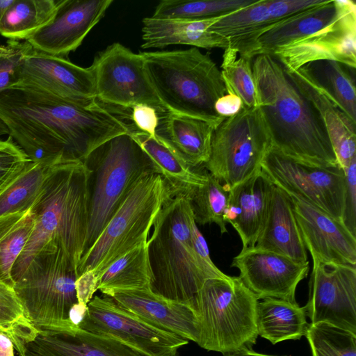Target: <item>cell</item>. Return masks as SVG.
Returning <instances> with one entry per match:
<instances>
[{
	"label": "cell",
	"instance_id": "6da1fadb",
	"mask_svg": "<svg viewBox=\"0 0 356 356\" xmlns=\"http://www.w3.org/2000/svg\"><path fill=\"white\" fill-rule=\"evenodd\" d=\"M97 98L79 104L17 84L0 94V118L31 162H86L98 147L136 130L130 114Z\"/></svg>",
	"mask_w": 356,
	"mask_h": 356
},
{
	"label": "cell",
	"instance_id": "7a4b0ae2",
	"mask_svg": "<svg viewBox=\"0 0 356 356\" xmlns=\"http://www.w3.org/2000/svg\"><path fill=\"white\" fill-rule=\"evenodd\" d=\"M252 68L257 107L271 147L297 161L339 165L323 120L273 56L258 55Z\"/></svg>",
	"mask_w": 356,
	"mask_h": 356
},
{
	"label": "cell",
	"instance_id": "3957f363",
	"mask_svg": "<svg viewBox=\"0 0 356 356\" xmlns=\"http://www.w3.org/2000/svg\"><path fill=\"white\" fill-rule=\"evenodd\" d=\"M92 171L82 161L51 167L31 210L33 232L12 272L14 280L46 245L60 248L78 270L85 251Z\"/></svg>",
	"mask_w": 356,
	"mask_h": 356
},
{
	"label": "cell",
	"instance_id": "277c9868",
	"mask_svg": "<svg viewBox=\"0 0 356 356\" xmlns=\"http://www.w3.org/2000/svg\"><path fill=\"white\" fill-rule=\"evenodd\" d=\"M195 224L189 197H171L158 213L147 244L152 292L189 307L198 316L197 296L204 281L229 275L197 256L193 243Z\"/></svg>",
	"mask_w": 356,
	"mask_h": 356
},
{
	"label": "cell",
	"instance_id": "5b68a950",
	"mask_svg": "<svg viewBox=\"0 0 356 356\" xmlns=\"http://www.w3.org/2000/svg\"><path fill=\"white\" fill-rule=\"evenodd\" d=\"M149 81L169 112L202 119L217 127L214 110L226 93L220 70L198 48L140 52Z\"/></svg>",
	"mask_w": 356,
	"mask_h": 356
},
{
	"label": "cell",
	"instance_id": "8992f818",
	"mask_svg": "<svg viewBox=\"0 0 356 356\" xmlns=\"http://www.w3.org/2000/svg\"><path fill=\"white\" fill-rule=\"evenodd\" d=\"M172 197L156 172L143 175L134 185L95 243L83 254L78 277L92 271L100 282L105 271L131 250L147 242L154 220Z\"/></svg>",
	"mask_w": 356,
	"mask_h": 356
},
{
	"label": "cell",
	"instance_id": "52a82bcc",
	"mask_svg": "<svg viewBox=\"0 0 356 356\" xmlns=\"http://www.w3.org/2000/svg\"><path fill=\"white\" fill-rule=\"evenodd\" d=\"M77 268L67 254L53 245L44 246L14 280L13 289L25 312L39 330L70 332V321L79 303Z\"/></svg>",
	"mask_w": 356,
	"mask_h": 356
},
{
	"label": "cell",
	"instance_id": "ba28073f",
	"mask_svg": "<svg viewBox=\"0 0 356 356\" xmlns=\"http://www.w3.org/2000/svg\"><path fill=\"white\" fill-rule=\"evenodd\" d=\"M258 302L238 276L206 280L197 296L200 327L197 343L225 356L252 349L259 336Z\"/></svg>",
	"mask_w": 356,
	"mask_h": 356
},
{
	"label": "cell",
	"instance_id": "9c48e42d",
	"mask_svg": "<svg viewBox=\"0 0 356 356\" xmlns=\"http://www.w3.org/2000/svg\"><path fill=\"white\" fill-rule=\"evenodd\" d=\"M85 163L92 175L84 253L95 243L136 181L145 173L156 172L149 157L131 134L107 140L95 149Z\"/></svg>",
	"mask_w": 356,
	"mask_h": 356
},
{
	"label": "cell",
	"instance_id": "30bf717a",
	"mask_svg": "<svg viewBox=\"0 0 356 356\" xmlns=\"http://www.w3.org/2000/svg\"><path fill=\"white\" fill-rule=\"evenodd\" d=\"M271 147L270 137L258 107L242 109L213 130L206 170L229 190L261 168Z\"/></svg>",
	"mask_w": 356,
	"mask_h": 356
},
{
	"label": "cell",
	"instance_id": "8fae6325",
	"mask_svg": "<svg viewBox=\"0 0 356 356\" xmlns=\"http://www.w3.org/2000/svg\"><path fill=\"white\" fill-rule=\"evenodd\" d=\"M261 168L275 186L342 221L346 182L340 165L302 162L270 147Z\"/></svg>",
	"mask_w": 356,
	"mask_h": 356
},
{
	"label": "cell",
	"instance_id": "7c38bea8",
	"mask_svg": "<svg viewBox=\"0 0 356 356\" xmlns=\"http://www.w3.org/2000/svg\"><path fill=\"white\" fill-rule=\"evenodd\" d=\"M90 67L99 102L123 109L146 104L159 115L169 112L149 81L140 52L114 42L95 56Z\"/></svg>",
	"mask_w": 356,
	"mask_h": 356
},
{
	"label": "cell",
	"instance_id": "4fadbf2b",
	"mask_svg": "<svg viewBox=\"0 0 356 356\" xmlns=\"http://www.w3.org/2000/svg\"><path fill=\"white\" fill-rule=\"evenodd\" d=\"M79 328L117 339L147 356H173L188 343L121 309L105 295L95 296L88 303Z\"/></svg>",
	"mask_w": 356,
	"mask_h": 356
},
{
	"label": "cell",
	"instance_id": "5bb4252c",
	"mask_svg": "<svg viewBox=\"0 0 356 356\" xmlns=\"http://www.w3.org/2000/svg\"><path fill=\"white\" fill-rule=\"evenodd\" d=\"M270 56L287 72L320 60L337 61L350 69L356 67V4L342 0L338 17L315 33L280 48Z\"/></svg>",
	"mask_w": 356,
	"mask_h": 356
},
{
	"label": "cell",
	"instance_id": "9a60e30c",
	"mask_svg": "<svg viewBox=\"0 0 356 356\" xmlns=\"http://www.w3.org/2000/svg\"><path fill=\"white\" fill-rule=\"evenodd\" d=\"M304 307L310 323H327L356 334V266H313Z\"/></svg>",
	"mask_w": 356,
	"mask_h": 356
},
{
	"label": "cell",
	"instance_id": "2e32d148",
	"mask_svg": "<svg viewBox=\"0 0 356 356\" xmlns=\"http://www.w3.org/2000/svg\"><path fill=\"white\" fill-rule=\"evenodd\" d=\"M17 84L79 104L96 99L91 68L76 65L63 57L45 54L31 46L24 54Z\"/></svg>",
	"mask_w": 356,
	"mask_h": 356
},
{
	"label": "cell",
	"instance_id": "e0dca14e",
	"mask_svg": "<svg viewBox=\"0 0 356 356\" xmlns=\"http://www.w3.org/2000/svg\"><path fill=\"white\" fill-rule=\"evenodd\" d=\"M231 267L238 269V277L258 300L272 298L291 302H297V286L309 269V261L298 262L254 247L241 250Z\"/></svg>",
	"mask_w": 356,
	"mask_h": 356
},
{
	"label": "cell",
	"instance_id": "ac0fdd59",
	"mask_svg": "<svg viewBox=\"0 0 356 356\" xmlns=\"http://www.w3.org/2000/svg\"><path fill=\"white\" fill-rule=\"evenodd\" d=\"M286 193L305 248L312 257L313 266L322 264L356 266V236L343 222L300 197Z\"/></svg>",
	"mask_w": 356,
	"mask_h": 356
},
{
	"label": "cell",
	"instance_id": "d6986e66",
	"mask_svg": "<svg viewBox=\"0 0 356 356\" xmlns=\"http://www.w3.org/2000/svg\"><path fill=\"white\" fill-rule=\"evenodd\" d=\"M113 0H59L52 19L26 41L35 49L65 58L104 17Z\"/></svg>",
	"mask_w": 356,
	"mask_h": 356
},
{
	"label": "cell",
	"instance_id": "ffe728a7",
	"mask_svg": "<svg viewBox=\"0 0 356 356\" xmlns=\"http://www.w3.org/2000/svg\"><path fill=\"white\" fill-rule=\"evenodd\" d=\"M107 296L121 309L156 328L188 341H198V316L186 305L166 300L149 288L118 291Z\"/></svg>",
	"mask_w": 356,
	"mask_h": 356
},
{
	"label": "cell",
	"instance_id": "44dd1931",
	"mask_svg": "<svg viewBox=\"0 0 356 356\" xmlns=\"http://www.w3.org/2000/svg\"><path fill=\"white\" fill-rule=\"evenodd\" d=\"M274 184L260 168L229 190L225 220L236 231L242 250L252 248L264 226Z\"/></svg>",
	"mask_w": 356,
	"mask_h": 356
},
{
	"label": "cell",
	"instance_id": "7402d4cb",
	"mask_svg": "<svg viewBox=\"0 0 356 356\" xmlns=\"http://www.w3.org/2000/svg\"><path fill=\"white\" fill-rule=\"evenodd\" d=\"M342 0L323 3L291 15L261 33L240 56L250 58L270 55L275 50L302 40L323 29L338 17Z\"/></svg>",
	"mask_w": 356,
	"mask_h": 356
},
{
	"label": "cell",
	"instance_id": "603a6c76",
	"mask_svg": "<svg viewBox=\"0 0 356 356\" xmlns=\"http://www.w3.org/2000/svg\"><path fill=\"white\" fill-rule=\"evenodd\" d=\"M216 127L202 119L167 112L159 115L154 137L194 168L209 160L211 137Z\"/></svg>",
	"mask_w": 356,
	"mask_h": 356
},
{
	"label": "cell",
	"instance_id": "cb8c5ba5",
	"mask_svg": "<svg viewBox=\"0 0 356 356\" xmlns=\"http://www.w3.org/2000/svg\"><path fill=\"white\" fill-rule=\"evenodd\" d=\"M26 349L45 356H147L117 339L79 327L70 332L40 330Z\"/></svg>",
	"mask_w": 356,
	"mask_h": 356
},
{
	"label": "cell",
	"instance_id": "d4e9b609",
	"mask_svg": "<svg viewBox=\"0 0 356 356\" xmlns=\"http://www.w3.org/2000/svg\"><path fill=\"white\" fill-rule=\"evenodd\" d=\"M221 17L194 21L145 17L143 19L141 47L162 49L172 44H184L198 49H225L229 47V40L208 31Z\"/></svg>",
	"mask_w": 356,
	"mask_h": 356
},
{
	"label": "cell",
	"instance_id": "484cf974",
	"mask_svg": "<svg viewBox=\"0 0 356 356\" xmlns=\"http://www.w3.org/2000/svg\"><path fill=\"white\" fill-rule=\"evenodd\" d=\"M254 248L274 252L294 261H308L289 195L274 185L268 216Z\"/></svg>",
	"mask_w": 356,
	"mask_h": 356
},
{
	"label": "cell",
	"instance_id": "4316f807",
	"mask_svg": "<svg viewBox=\"0 0 356 356\" xmlns=\"http://www.w3.org/2000/svg\"><path fill=\"white\" fill-rule=\"evenodd\" d=\"M286 72L323 120L339 165L348 167L356 159V122L299 70Z\"/></svg>",
	"mask_w": 356,
	"mask_h": 356
},
{
	"label": "cell",
	"instance_id": "83f0119b",
	"mask_svg": "<svg viewBox=\"0 0 356 356\" xmlns=\"http://www.w3.org/2000/svg\"><path fill=\"white\" fill-rule=\"evenodd\" d=\"M132 138L149 157L154 169L164 180L173 196L191 193L206 180V170L197 171L170 147L154 136L138 129Z\"/></svg>",
	"mask_w": 356,
	"mask_h": 356
},
{
	"label": "cell",
	"instance_id": "f1b7e54d",
	"mask_svg": "<svg viewBox=\"0 0 356 356\" xmlns=\"http://www.w3.org/2000/svg\"><path fill=\"white\" fill-rule=\"evenodd\" d=\"M304 307L277 298H265L257 307L258 335L273 344L298 340L305 335L309 324Z\"/></svg>",
	"mask_w": 356,
	"mask_h": 356
},
{
	"label": "cell",
	"instance_id": "f546056e",
	"mask_svg": "<svg viewBox=\"0 0 356 356\" xmlns=\"http://www.w3.org/2000/svg\"><path fill=\"white\" fill-rule=\"evenodd\" d=\"M350 67L334 60L310 62L298 69L356 122V92Z\"/></svg>",
	"mask_w": 356,
	"mask_h": 356
},
{
	"label": "cell",
	"instance_id": "4dcf8cb0",
	"mask_svg": "<svg viewBox=\"0 0 356 356\" xmlns=\"http://www.w3.org/2000/svg\"><path fill=\"white\" fill-rule=\"evenodd\" d=\"M147 243L131 250L115 261L103 274L98 290L109 296L118 291L151 289L153 275Z\"/></svg>",
	"mask_w": 356,
	"mask_h": 356
},
{
	"label": "cell",
	"instance_id": "1f68e13d",
	"mask_svg": "<svg viewBox=\"0 0 356 356\" xmlns=\"http://www.w3.org/2000/svg\"><path fill=\"white\" fill-rule=\"evenodd\" d=\"M58 5L56 0H15L3 17L0 35L26 40L52 19Z\"/></svg>",
	"mask_w": 356,
	"mask_h": 356
},
{
	"label": "cell",
	"instance_id": "d6a6232c",
	"mask_svg": "<svg viewBox=\"0 0 356 356\" xmlns=\"http://www.w3.org/2000/svg\"><path fill=\"white\" fill-rule=\"evenodd\" d=\"M31 209L21 213L0 218V282L14 286L11 272L34 228Z\"/></svg>",
	"mask_w": 356,
	"mask_h": 356
},
{
	"label": "cell",
	"instance_id": "836d02e7",
	"mask_svg": "<svg viewBox=\"0 0 356 356\" xmlns=\"http://www.w3.org/2000/svg\"><path fill=\"white\" fill-rule=\"evenodd\" d=\"M51 168L31 162L0 191V218L29 211Z\"/></svg>",
	"mask_w": 356,
	"mask_h": 356
},
{
	"label": "cell",
	"instance_id": "e575fe53",
	"mask_svg": "<svg viewBox=\"0 0 356 356\" xmlns=\"http://www.w3.org/2000/svg\"><path fill=\"white\" fill-rule=\"evenodd\" d=\"M256 0H163L152 17L202 20L220 17L253 3Z\"/></svg>",
	"mask_w": 356,
	"mask_h": 356
},
{
	"label": "cell",
	"instance_id": "d590c367",
	"mask_svg": "<svg viewBox=\"0 0 356 356\" xmlns=\"http://www.w3.org/2000/svg\"><path fill=\"white\" fill-rule=\"evenodd\" d=\"M0 331L12 341L19 355L39 333L28 318L13 287L0 282Z\"/></svg>",
	"mask_w": 356,
	"mask_h": 356
},
{
	"label": "cell",
	"instance_id": "8d00e7d4",
	"mask_svg": "<svg viewBox=\"0 0 356 356\" xmlns=\"http://www.w3.org/2000/svg\"><path fill=\"white\" fill-rule=\"evenodd\" d=\"M229 190L206 170V180L190 195L193 217L196 224L215 223L221 234L227 232L225 220Z\"/></svg>",
	"mask_w": 356,
	"mask_h": 356
},
{
	"label": "cell",
	"instance_id": "74e56055",
	"mask_svg": "<svg viewBox=\"0 0 356 356\" xmlns=\"http://www.w3.org/2000/svg\"><path fill=\"white\" fill-rule=\"evenodd\" d=\"M221 63V75L226 93L238 97L243 109L257 107L255 86L253 78L252 58L239 55L230 47L224 49Z\"/></svg>",
	"mask_w": 356,
	"mask_h": 356
},
{
	"label": "cell",
	"instance_id": "f35d334b",
	"mask_svg": "<svg viewBox=\"0 0 356 356\" xmlns=\"http://www.w3.org/2000/svg\"><path fill=\"white\" fill-rule=\"evenodd\" d=\"M305 337L312 356H356V334L327 323H309Z\"/></svg>",
	"mask_w": 356,
	"mask_h": 356
},
{
	"label": "cell",
	"instance_id": "ab89813d",
	"mask_svg": "<svg viewBox=\"0 0 356 356\" xmlns=\"http://www.w3.org/2000/svg\"><path fill=\"white\" fill-rule=\"evenodd\" d=\"M30 47L26 40H8L0 44V94L19 83L22 60Z\"/></svg>",
	"mask_w": 356,
	"mask_h": 356
},
{
	"label": "cell",
	"instance_id": "60d3db41",
	"mask_svg": "<svg viewBox=\"0 0 356 356\" xmlns=\"http://www.w3.org/2000/svg\"><path fill=\"white\" fill-rule=\"evenodd\" d=\"M31 162L10 136L6 140L0 139V191Z\"/></svg>",
	"mask_w": 356,
	"mask_h": 356
},
{
	"label": "cell",
	"instance_id": "b9f144b4",
	"mask_svg": "<svg viewBox=\"0 0 356 356\" xmlns=\"http://www.w3.org/2000/svg\"><path fill=\"white\" fill-rule=\"evenodd\" d=\"M343 170L346 191L342 222L352 234L356 236V159Z\"/></svg>",
	"mask_w": 356,
	"mask_h": 356
},
{
	"label": "cell",
	"instance_id": "7bdbcfd3",
	"mask_svg": "<svg viewBox=\"0 0 356 356\" xmlns=\"http://www.w3.org/2000/svg\"><path fill=\"white\" fill-rule=\"evenodd\" d=\"M325 0H268L272 20L279 22L291 15L323 3Z\"/></svg>",
	"mask_w": 356,
	"mask_h": 356
},
{
	"label": "cell",
	"instance_id": "ee69618b",
	"mask_svg": "<svg viewBox=\"0 0 356 356\" xmlns=\"http://www.w3.org/2000/svg\"><path fill=\"white\" fill-rule=\"evenodd\" d=\"M131 119L138 130L154 136L159 121L155 108L146 104L136 105L131 108Z\"/></svg>",
	"mask_w": 356,
	"mask_h": 356
},
{
	"label": "cell",
	"instance_id": "f6af8a7d",
	"mask_svg": "<svg viewBox=\"0 0 356 356\" xmlns=\"http://www.w3.org/2000/svg\"><path fill=\"white\" fill-rule=\"evenodd\" d=\"M99 280L92 271L81 275L76 281V296L79 303L88 305L98 290Z\"/></svg>",
	"mask_w": 356,
	"mask_h": 356
},
{
	"label": "cell",
	"instance_id": "bcb514c9",
	"mask_svg": "<svg viewBox=\"0 0 356 356\" xmlns=\"http://www.w3.org/2000/svg\"><path fill=\"white\" fill-rule=\"evenodd\" d=\"M243 109L241 99L236 95L225 94L216 102L214 110L218 115L225 119L234 116Z\"/></svg>",
	"mask_w": 356,
	"mask_h": 356
},
{
	"label": "cell",
	"instance_id": "7dc6e473",
	"mask_svg": "<svg viewBox=\"0 0 356 356\" xmlns=\"http://www.w3.org/2000/svg\"><path fill=\"white\" fill-rule=\"evenodd\" d=\"M14 345L10 339L0 331V356H14Z\"/></svg>",
	"mask_w": 356,
	"mask_h": 356
},
{
	"label": "cell",
	"instance_id": "c3c4849f",
	"mask_svg": "<svg viewBox=\"0 0 356 356\" xmlns=\"http://www.w3.org/2000/svg\"><path fill=\"white\" fill-rule=\"evenodd\" d=\"M14 1L15 0H0V26L7 10Z\"/></svg>",
	"mask_w": 356,
	"mask_h": 356
},
{
	"label": "cell",
	"instance_id": "681fc988",
	"mask_svg": "<svg viewBox=\"0 0 356 356\" xmlns=\"http://www.w3.org/2000/svg\"><path fill=\"white\" fill-rule=\"evenodd\" d=\"M228 356H277V355H271L260 353L255 352L252 349H250V350H242V351L229 355Z\"/></svg>",
	"mask_w": 356,
	"mask_h": 356
},
{
	"label": "cell",
	"instance_id": "f907efd6",
	"mask_svg": "<svg viewBox=\"0 0 356 356\" xmlns=\"http://www.w3.org/2000/svg\"><path fill=\"white\" fill-rule=\"evenodd\" d=\"M9 129L6 124V123L3 122V120L0 118V137L8 135L9 136Z\"/></svg>",
	"mask_w": 356,
	"mask_h": 356
},
{
	"label": "cell",
	"instance_id": "816d5d0a",
	"mask_svg": "<svg viewBox=\"0 0 356 356\" xmlns=\"http://www.w3.org/2000/svg\"><path fill=\"white\" fill-rule=\"evenodd\" d=\"M19 356H45V355L38 353H36V352H34V351L29 350L28 349H26L24 354L22 355H19Z\"/></svg>",
	"mask_w": 356,
	"mask_h": 356
}]
</instances>
